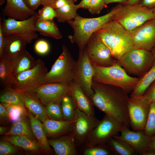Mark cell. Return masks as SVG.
Instances as JSON below:
<instances>
[{
	"mask_svg": "<svg viewBox=\"0 0 155 155\" xmlns=\"http://www.w3.org/2000/svg\"><path fill=\"white\" fill-rule=\"evenodd\" d=\"M27 116L29 118L30 125L33 133L37 140L42 152L46 154H51L53 152L49 145L43 129L41 121L28 111Z\"/></svg>",
	"mask_w": 155,
	"mask_h": 155,
	"instance_id": "23",
	"label": "cell"
},
{
	"mask_svg": "<svg viewBox=\"0 0 155 155\" xmlns=\"http://www.w3.org/2000/svg\"><path fill=\"white\" fill-rule=\"evenodd\" d=\"M125 127L122 122L105 114L90 133L83 148L105 145L109 139L119 135Z\"/></svg>",
	"mask_w": 155,
	"mask_h": 155,
	"instance_id": "7",
	"label": "cell"
},
{
	"mask_svg": "<svg viewBox=\"0 0 155 155\" xmlns=\"http://www.w3.org/2000/svg\"><path fill=\"white\" fill-rule=\"evenodd\" d=\"M144 131L148 136L151 137L155 134V102L150 104L149 113Z\"/></svg>",
	"mask_w": 155,
	"mask_h": 155,
	"instance_id": "36",
	"label": "cell"
},
{
	"mask_svg": "<svg viewBox=\"0 0 155 155\" xmlns=\"http://www.w3.org/2000/svg\"><path fill=\"white\" fill-rule=\"evenodd\" d=\"M8 113L10 120L13 123L20 121L25 119L28 111L24 106L1 103Z\"/></svg>",
	"mask_w": 155,
	"mask_h": 155,
	"instance_id": "32",
	"label": "cell"
},
{
	"mask_svg": "<svg viewBox=\"0 0 155 155\" xmlns=\"http://www.w3.org/2000/svg\"><path fill=\"white\" fill-rule=\"evenodd\" d=\"M117 61L127 72L140 77L152 66L154 56L151 51L134 49L126 53Z\"/></svg>",
	"mask_w": 155,
	"mask_h": 155,
	"instance_id": "8",
	"label": "cell"
},
{
	"mask_svg": "<svg viewBox=\"0 0 155 155\" xmlns=\"http://www.w3.org/2000/svg\"><path fill=\"white\" fill-rule=\"evenodd\" d=\"M151 51L152 53L154 56V61L153 65H155V46L152 49Z\"/></svg>",
	"mask_w": 155,
	"mask_h": 155,
	"instance_id": "55",
	"label": "cell"
},
{
	"mask_svg": "<svg viewBox=\"0 0 155 155\" xmlns=\"http://www.w3.org/2000/svg\"><path fill=\"white\" fill-rule=\"evenodd\" d=\"M120 134L113 137L123 140L129 144L137 154L143 155L149 149L150 137L147 136L143 130L131 131L125 127Z\"/></svg>",
	"mask_w": 155,
	"mask_h": 155,
	"instance_id": "17",
	"label": "cell"
},
{
	"mask_svg": "<svg viewBox=\"0 0 155 155\" xmlns=\"http://www.w3.org/2000/svg\"><path fill=\"white\" fill-rule=\"evenodd\" d=\"M5 2V0H0V5L1 6Z\"/></svg>",
	"mask_w": 155,
	"mask_h": 155,
	"instance_id": "56",
	"label": "cell"
},
{
	"mask_svg": "<svg viewBox=\"0 0 155 155\" xmlns=\"http://www.w3.org/2000/svg\"><path fill=\"white\" fill-rule=\"evenodd\" d=\"M0 119L1 121L10 120L8 113L1 103L0 104Z\"/></svg>",
	"mask_w": 155,
	"mask_h": 155,
	"instance_id": "48",
	"label": "cell"
},
{
	"mask_svg": "<svg viewBox=\"0 0 155 155\" xmlns=\"http://www.w3.org/2000/svg\"><path fill=\"white\" fill-rule=\"evenodd\" d=\"M15 77L13 75L10 61L5 56L0 58V84L3 87L11 86Z\"/></svg>",
	"mask_w": 155,
	"mask_h": 155,
	"instance_id": "30",
	"label": "cell"
},
{
	"mask_svg": "<svg viewBox=\"0 0 155 155\" xmlns=\"http://www.w3.org/2000/svg\"><path fill=\"white\" fill-rule=\"evenodd\" d=\"M79 9L78 4H67L55 9L57 21L59 22L64 23L73 19Z\"/></svg>",
	"mask_w": 155,
	"mask_h": 155,
	"instance_id": "33",
	"label": "cell"
},
{
	"mask_svg": "<svg viewBox=\"0 0 155 155\" xmlns=\"http://www.w3.org/2000/svg\"><path fill=\"white\" fill-rule=\"evenodd\" d=\"M91 0H82L78 4L79 8L88 9Z\"/></svg>",
	"mask_w": 155,
	"mask_h": 155,
	"instance_id": "49",
	"label": "cell"
},
{
	"mask_svg": "<svg viewBox=\"0 0 155 155\" xmlns=\"http://www.w3.org/2000/svg\"><path fill=\"white\" fill-rule=\"evenodd\" d=\"M153 11L154 14V18L153 19L155 22V9H153Z\"/></svg>",
	"mask_w": 155,
	"mask_h": 155,
	"instance_id": "57",
	"label": "cell"
},
{
	"mask_svg": "<svg viewBox=\"0 0 155 155\" xmlns=\"http://www.w3.org/2000/svg\"><path fill=\"white\" fill-rule=\"evenodd\" d=\"M19 148L7 141L2 140L0 142V155H12L17 154L21 151Z\"/></svg>",
	"mask_w": 155,
	"mask_h": 155,
	"instance_id": "40",
	"label": "cell"
},
{
	"mask_svg": "<svg viewBox=\"0 0 155 155\" xmlns=\"http://www.w3.org/2000/svg\"><path fill=\"white\" fill-rule=\"evenodd\" d=\"M1 103L24 106V103L17 92L10 86H7L2 91L0 96Z\"/></svg>",
	"mask_w": 155,
	"mask_h": 155,
	"instance_id": "34",
	"label": "cell"
},
{
	"mask_svg": "<svg viewBox=\"0 0 155 155\" xmlns=\"http://www.w3.org/2000/svg\"><path fill=\"white\" fill-rule=\"evenodd\" d=\"M5 43L3 55L11 61L25 50L28 43L22 38L14 35L4 36Z\"/></svg>",
	"mask_w": 155,
	"mask_h": 155,
	"instance_id": "24",
	"label": "cell"
},
{
	"mask_svg": "<svg viewBox=\"0 0 155 155\" xmlns=\"http://www.w3.org/2000/svg\"><path fill=\"white\" fill-rule=\"evenodd\" d=\"M92 88L94 94L90 99L94 106L129 128L128 93L118 87L93 80Z\"/></svg>",
	"mask_w": 155,
	"mask_h": 155,
	"instance_id": "1",
	"label": "cell"
},
{
	"mask_svg": "<svg viewBox=\"0 0 155 155\" xmlns=\"http://www.w3.org/2000/svg\"><path fill=\"white\" fill-rule=\"evenodd\" d=\"M7 128L4 126H1L0 127V135H5L7 132Z\"/></svg>",
	"mask_w": 155,
	"mask_h": 155,
	"instance_id": "53",
	"label": "cell"
},
{
	"mask_svg": "<svg viewBox=\"0 0 155 155\" xmlns=\"http://www.w3.org/2000/svg\"><path fill=\"white\" fill-rule=\"evenodd\" d=\"M140 97L149 104L155 102V81L149 87L144 95Z\"/></svg>",
	"mask_w": 155,
	"mask_h": 155,
	"instance_id": "43",
	"label": "cell"
},
{
	"mask_svg": "<svg viewBox=\"0 0 155 155\" xmlns=\"http://www.w3.org/2000/svg\"><path fill=\"white\" fill-rule=\"evenodd\" d=\"M36 28L37 32L43 36L56 39L62 37L61 33L53 20H37Z\"/></svg>",
	"mask_w": 155,
	"mask_h": 155,
	"instance_id": "29",
	"label": "cell"
},
{
	"mask_svg": "<svg viewBox=\"0 0 155 155\" xmlns=\"http://www.w3.org/2000/svg\"><path fill=\"white\" fill-rule=\"evenodd\" d=\"M2 140L7 141L16 146L34 153L42 152L37 142L19 135H5Z\"/></svg>",
	"mask_w": 155,
	"mask_h": 155,
	"instance_id": "26",
	"label": "cell"
},
{
	"mask_svg": "<svg viewBox=\"0 0 155 155\" xmlns=\"http://www.w3.org/2000/svg\"><path fill=\"white\" fill-rule=\"evenodd\" d=\"M17 92L24 106L35 117L42 122L49 118L45 107L34 94L31 92Z\"/></svg>",
	"mask_w": 155,
	"mask_h": 155,
	"instance_id": "22",
	"label": "cell"
},
{
	"mask_svg": "<svg viewBox=\"0 0 155 155\" xmlns=\"http://www.w3.org/2000/svg\"><path fill=\"white\" fill-rule=\"evenodd\" d=\"M83 154L84 155H110L113 154L105 144L84 148Z\"/></svg>",
	"mask_w": 155,
	"mask_h": 155,
	"instance_id": "39",
	"label": "cell"
},
{
	"mask_svg": "<svg viewBox=\"0 0 155 155\" xmlns=\"http://www.w3.org/2000/svg\"><path fill=\"white\" fill-rule=\"evenodd\" d=\"M2 12L5 16L18 20H26L36 13L28 7L23 0H6Z\"/></svg>",
	"mask_w": 155,
	"mask_h": 155,
	"instance_id": "19",
	"label": "cell"
},
{
	"mask_svg": "<svg viewBox=\"0 0 155 155\" xmlns=\"http://www.w3.org/2000/svg\"><path fill=\"white\" fill-rule=\"evenodd\" d=\"M154 18L153 9L138 4L131 5L121 4L115 14L113 20L129 32Z\"/></svg>",
	"mask_w": 155,
	"mask_h": 155,
	"instance_id": "6",
	"label": "cell"
},
{
	"mask_svg": "<svg viewBox=\"0 0 155 155\" xmlns=\"http://www.w3.org/2000/svg\"><path fill=\"white\" fill-rule=\"evenodd\" d=\"M10 61L13 74L15 77L21 72L33 67L36 61L26 50Z\"/></svg>",
	"mask_w": 155,
	"mask_h": 155,
	"instance_id": "25",
	"label": "cell"
},
{
	"mask_svg": "<svg viewBox=\"0 0 155 155\" xmlns=\"http://www.w3.org/2000/svg\"><path fill=\"white\" fill-rule=\"evenodd\" d=\"M86 48L88 57L92 65L107 67L117 62L110 49L95 33L89 39Z\"/></svg>",
	"mask_w": 155,
	"mask_h": 155,
	"instance_id": "11",
	"label": "cell"
},
{
	"mask_svg": "<svg viewBox=\"0 0 155 155\" xmlns=\"http://www.w3.org/2000/svg\"><path fill=\"white\" fill-rule=\"evenodd\" d=\"M121 4L114 7L108 13L97 17L84 18L77 14L73 19L67 22L73 30V34L68 37L70 42L76 44L79 50L86 48L90 36L104 24L113 20L115 14Z\"/></svg>",
	"mask_w": 155,
	"mask_h": 155,
	"instance_id": "3",
	"label": "cell"
},
{
	"mask_svg": "<svg viewBox=\"0 0 155 155\" xmlns=\"http://www.w3.org/2000/svg\"><path fill=\"white\" fill-rule=\"evenodd\" d=\"M62 49L61 53L50 71L39 80L36 84L34 89L46 84L53 82L70 84L74 81L76 61L64 44L62 46Z\"/></svg>",
	"mask_w": 155,
	"mask_h": 155,
	"instance_id": "4",
	"label": "cell"
},
{
	"mask_svg": "<svg viewBox=\"0 0 155 155\" xmlns=\"http://www.w3.org/2000/svg\"><path fill=\"white\" fill-rule=\"evenodd\" d=\"M74 120L71 121H57L48 118L42 123L47 137L58 138L72 131Z\"/></svg>",
	"mask_w": 155,
	"mask_h": 155,
	"instance_id": "21",
	"label": "cell"
},
{
	"mask_svg": "<svg viewBox=\"0 0 155 155\" xmlns=\"http://www.w3.org/2000/svg\"><path fill=\"white\" fill-rule=\"evenodd\" d=\"M138 4L148 9H155V0H140Z\"/></svg>",
	"mask_w": 155,
	"mask_h": 155,
	"instance_id": "47",
	"label": "cell"
},
{
	"mask_svg": "<svg viewBox=\"0 0 155 155\" xmlns=\"http://www.w3.org/2000/svg\"><path fill=\"white\" fill-rule=\"evenodd\" d=\"M77 0H56L50 6L57 9L67 4H74Z\"/></svg>",
	"mask_w": 155,
	"mask_h": 155,
	"instance_id": "44",
	"label": "cell"
},
{
	"mask_svg": "<svg viewBox=\"0 0 155 155\" xmlns=\"http://www.w3.org/2000/svg\"><path fill=\"white\" fill-rule=\"evenodd\" d=\"M45 108L49 119L55 120H64L61 104L51 103Z\"/></svg>",
	"mask_w": 155,
	"mask_h": 155,
	"instance_id": "37",
	"label": "cell"
},
{
	"mask_svg": "<svg viewBox=\"0 0 155 155\" xmlns=\"http://www.w3.org/2000/svg\"><path fill=\"white\" fill-rule=\"evenodd\" d=\"M2 18H0V58L3 55L5 43V39L3 32L2 26Z\"/></svg>",
	"mask_w": 155,
	"mask_h": 155,
	"instance_id": "46",
	"label": "cell"
},
{
	"mask_svg": "<svg viewBox=\"0 0 155 155\" xmlns=\"http://www.w3.org/2000/svg\"><path fill=\"white\" fill-rule=\"evenodd\" d=\"M128 0H106V5L113 3H118L124 5H126Z\"/></svg>",
	"mask_w": 155,
	"mask_h": 155,
	"instance_id": "50",
	"label": "cell"
},
{
	"mask_svg": "<svg viewBox=\"0 0 155 155\" xmlns=\"http://www.w3.org/2000/svg\"><path fill=\"white\" fill-rule=\"evenodd\" d=\"M50 45L48 42L45 40L40 39L37 41L34 45L35 52L40 55L47 54L50 50Z\"/></svg>",
	"mask_w": 155,
	"mask_h": 155,
	"instance_id": "42",
	"label": "cell"
},
{
	"mask_svg": "<svg viewBox=\"0 0 155 155\" xmlns=\"http://www.w3.org/2000/svg\"><path fill=\"white\" fill-rule=\"evenodd\" d=\"M134 49H141L151 51L155 46V22L150 20L129 32Z\"/></svg>",
	"mask_w": 155,
	"mask_h": 155,
	"instance_id": "16",
	"label": "cell"
},
{
	"mask_svg": "<svg viewBox=\"0 0 155 155\" xmlns=\"http://www.w3.org/2000/svg\"><path fill=\"white\" fill-rule=\"evenodd\" d=\"M37 20L36 13L24 20L5 18L2 22L3 34L4 36L13 34L20 36L24 39L28 44H30L38 37L36 28Z\"/></svg>",
	"mask_w": 155,
	"mask_h": 155,
	"instance_id": "9",
	"label": "cell"
},
{
	"mask_svg": "<svg viewBox=\"0 0 155 155\" xmlns=\"http://www.w3.org/2000/svg\"><path fill=\"white\" fill-rule=\"evenodd\" d=\"M11 135L23 136L32 140L37 142L31 130L30 125L25 119L13 123L10 129L4 135Z\"/></svg>",
	"mask_w": 155,
	"mask_h": 155,
	"instance_id": "31",
	"label": "cell"
},
{
	"mask_svg": "<svg viewBox=\"0 0 155 155\" xmlns=\"http://www.w3.org/2000/svg\"><path fill=\"white\" fill-rule=\"evenodd\" d=\"M149 149L155 151V134L151 138Z\"/></svg>",
	"mask_w": 155,
	"mask_h": 155,
	"instance_id": "51",
	"label": "cell"
},
{
	"mask_svg": "<svg viewBox=\"0 0 155 155\" xmlns=\"http://www.w3.org/2000/svg\"><path fill=\"white\" fill-rule=\"evenodd\" d=\"M105 145L113 154L115 155H137L134 149L127 143L118 138L114 137L110 138Z\"/></svg>",
	"mask_w": 155,
	"mask_h": 155,
	"instance_id": "28",
	"label": "cell"
},
{
	"mask_svg": "<svg viewBox=\"0 0 155 155\" xmlns=\"http://www.w3.org/2000/svg\"><path fill=\"white\" fill-rule=\"evenodd\" d=\"M61 104L64 120L68 121L74 120L76 107L70 95L63 98Z\"/></svg>",
	"mask_w": 155,
	"mask_h": 155,
	"instance_id": "35",
	"label": "cell"
},
{
	"mask_svg": "<svg viewBox=\"0 0 155 155\" xmlns=\"http://www.w3.org/2000/svg\"><path fill=\"white\" fill-rule=\"evenodd\" d=\"M150 104L140 97L129 96L127 109L130 126L135 131L144 130L149 111Z\"/></svg>",
	"mask_w": 155,
	"mask_h": 155,
	"instance_id": "14",
	"label": "cell"
},
{
	"mask_svg": "<svg viewBox=\"0 0 155 155\" xmlns=\"http://www.w3.org/2000/svg\"><path fill=\"white\" fill-rule=\"evenodd\" d=\"M94 33L109 48L117 60L134 49L129 32L115 20L106 23Z\"/></svg>",
	"mask_w": 155,
	"mask_h": 155,
	"instance_id": "2",
	"label": "cell"
},
{
	"mask_svg": "<svg viewBox=\"0 0 155 155\" xmlns=\"http://www.w3.org/2000/svg\"><path fill=\"white\" fill-rule=\"evenodd\" d=\"M26 6L35 11L41 5V0H23Z\"/></svg>",
	"mask_w": 155,
	"mask_h": 155,
	"instance_id": "45",
	"label": "cell"
},
{
	"mask_svg": "<svg viewBox=\"0 0 155 155\" xmlns=\"http://www.w3.org/2000/svg\"><path fill=\"white\" fill-rule=\"evenodd\" d=\"M100 121L95 116L88 115L76 108L72 131L76 142L83 146L90 133Z\"/></svg>",
	"mask_w": 155,
	"mask_h": 155,
	"instance_id": "15",
	"label": "cell"
},
{
	"mask_svg": "<svg viewBox=\"0 0 155 155\" xmlns=\"http://www.w3.org/2000/svg\"><path fill=\"white\" fill-rule=\"evenodd\" d=\"M106 0H91L88 10L92 14H98L106 5Z\"/></svg>",
	"mask_w": 155,
	"mask_h": 155,
	"instance_id": "41",
	"label": "cell"
},
{
	"mask_svg": "<svg viewBox=\"0 0 155 155\" xmlns=\"http://www.w3.org/2000/svg\"><path fill=\"white\" fill-rule=\"evenodd\" d=\"M71 88L70 84L53 82L41 85L30 92L45 106L51 103L61 104L63 98L70 94Z\"/></svg>",
	"mask_w": 155,
	"mask_h": 155,
	"instance_id": "13",
	"label": "cell"
},
{
	"mask_svg": "<svg viewBox=\"0 0 155 155\" xmlns=\"http://www.w3.org/2000/svg\"><path fill=\"white\" fill-rule=\"evenodd\" d=\"M48 71L44 61L39 59L36 60L32 68L22 72L16 76L12 85L10 86L17 92H32L39 80Z\"/></svg>",
	"mask_w": 155,
	"mask_h": 155,
	"instance_id": "10",
	"label": "cell"
},
{
	"mask_svg": "<svg viewBox=\"0 0 155 155\" xmlns=\"http://www.w3.org/2000/svg\"><path fill=\"white\" fill-rule=\"evenodd\" d=\"M56 155H77L76 141L72 131L53 139H47Z\"/></svg>",
	"mask_w": 155,
	"mask_h": 155,
	"instance_id": "18",
	"label": "cell"
},
{
	"mask_svg": "<svg viewBox=\"0 0 155 155\" xmlns=\"http://www.w3.org/2000/svg\"><path fill=\"white\" fill-rule=\"evenodd\" d=\"M140 0H128L126 5H131L137 4Z\"/></svg>",
	"mask_w": 155,
	"mask_h": 155,
	"instance_id": "54",
	"label": "cell"
},
{
	"mask_svg": "<svg viewBox=\"0 0 155 155\" xmlns=\"http://www.w3.org/2000/svg\"><path fill=\"white\" fill-rule=\"evenodd\" d=\"M94 70L88 57L86 47L79 50L76 62L74 81L90 98L94 94L92 88Z\"/></svg>",
	"mask_w": 155,
	"mask_h": 155,
	"instance_id": "12",
	"label": "cell"
},
{
	"mask_svg": "<svg viewBox=\"0 0 155 155\" xmlns=\"http://www.w3.org/2000/svg\"><path fill=\"white\" fill-rule=\"evenodd\" d=\"M56 0H41V5L42 6L50 5Z\"/></svg>",
	"mask_w": 155,
	"mask_h": 155,
	"instance_id": "52",
	"label": "cell"
},
{
	"mask_svg": "<svg viewBox=\"0 0 155 155\" xmlns=\"http://www.w3.org/2000/svg\"><path fill=\"white\" fill-rule=\"evenodd\" d=\"M92 65L94 70L92 80L118 87L128 94L132 91L139 79L129 75L117 61L107 67Z\"/></svg>",
	"mask_w": 155,
	"mask_h": 155,
	"instance_id": "5",
	"label": "cell"
},
{
	"mask_svg": "<svg viewBox=\"0 0 155 155\" xmlns=\"http://www.w3.org/2000/svg\"><path fill=\"white\" fill-rule=\"evenodd\" d=\"M155 81V65L152 67L139 80L130 96L134 97L142 96L150 85Z\"/></svg>",
	"mask_w": 155,
	"mask_h": 155,
	"instance_id": "27",
	"label": "cell"
},
{
	"mask_svg": "<svg viewBox=\"0 0 155 155\" xmlns=\"http://www.w3.org/2000/svg\"><path fill=\"white\" fill-rule=\"evenodd\" d=\"M70 84V95L76 107L88 115L94 116V106L89 97L74 81Z\"/></svg>",
	"mask_w": 155,
	"mask_h": 155,
	"instance_id": "20",
	"label": "cell"
},
{
	"mask_svg": "<svg viewBox=\"0 0 155 155\" xmlns=\"http://www.w3.org/2000/svg\"><path fill=\"white\" fill-rule=\"evenodd\" d=\"M36 16L38 20H53L56 16L55 10L49 5L43 6L36 13Z\"/></svg>",
	"mask_w": 155,
	"mask_h": 155,
	"instance_id": "38",
	"label": "cell"
}]
</instances>
